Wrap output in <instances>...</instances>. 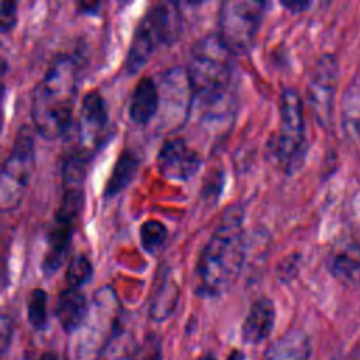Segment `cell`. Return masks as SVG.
Returning a JSON list of instances; mask_svg holds the SVG:
<instances>
[{"instance_id": "cell-7", "label": "cell", "mask_w": 360, "mask_h": 360, "mask_svg": "<svg viewBox=\"0 0 360 360\" xmlns=\"http://www.w3.org/2000/svg\"><path fill=\"white\" fill-rule=\"evenodd\" d=\"M35 167V142L32 131L21 125L14 136L8 156L0 173V207L3 212L13 211L22 200Z\"/></svg>"}, {"instance_id": "cell-18", "label": "cell", "mask_w": 360, "mask_h": 360, "mask_svg": "<svg viewBox=\"0 0 360 360\" xmlns=\"http://www.w3.org/2000/svg\"><path fill=\"white\" fill-rule=\"evenodd\" d=\"M179 287L167 271L159 274V280L149 301V316L155 322L167 319L179 301Z\"/></svg>"}, {"instance_id": "cell-28", "label": "cell", "mask_w": 360, "mask_h": 360, "mask_svg": "<svg viewBox=\"0 0 360 360\" xmlns=\"http://www.w3.org/2000/svg\"><path fill=\"white\" fill-rule=\"evenodd\" d=\"M283 6L294 13H300V11H304L309 6V3H307V1H283Z\"/></svg>"}, {"instance_id": "cell-27", "label": "cell", "mask_w": 360, "mask_h": 360, "mask_svg": "<svg viewBox=\"0 0 360 360\" xmlns=\"http://www.w3.org/2000/svg\"><path fill=\"white\" fill-rule=\"evenodd\" d=\"M10 338H11V322L6 315H3V318H1V346H3V352L6 350Z\"/></svg>"}, {"instance_id": "cell-32", "label": "cell", "mask_w": 360, "mask_h": 360, "mask_svg": "<svg viewBox=\"0 0 360 360\" xmlns=\"http://www.w3.org/2000/svg\"><path fill=\"white\" fill-rule=\"evenodd\" d=\"M198 360H217V357L214 354H204Z\"/></svg>"}, {"instance_id": "cell-31", "label": "cell", "mask_w": 360, "mask_h": 360, "mask_svg": "<svg viewBox=\"0 0 360 360\" xmlns=\"http://www.w3.org/2000/svg\"><path fill=\"white\" fill-rule=\"evenodd\" d=\"M353 360H360V342L357 343V346L354 347V352H353Z\"/></svg>"}, {"instance_id": "cell-1", "label": "cell", "mask_w": 360, "mask_h": 360, "mask_svg": "<svg viewBox=\"0 0 360 360\" xmlns=\"http://www.w3.org/2000/svg\"><path fill=\"white\" fill-rule=\"evenodd\" d=\"M240 204L228 205L204 245L195 266V290L201 297L225 292L242 271L248 243Z\"/></svg>"}, {"instance_id": "cell-11", "label": "cell", "mask_w": 360, "mask_h": 360, "mask_svg": "<svg viewBox=\"0 0 360 360\" xmlns=\"http://www.w3.org/2000/svg\"><path fill=\"white\" fill-rule=\"evenodd\" d=\"M338 70L339 66L336 58L330 53H325L315 62L308 80V105L314 120L322 128H328L332 121Z\"/></svg>"}, {"instance_id": "cell-15", "label": "cell", "mask_w": 360, "mask_h": 360, "mask_svg": "<svg viewBox=\"0 0 360 360\" xmlns=\"http://www.w3.org/2000/svg\"><path fill=\"white\" fill-rule=\"evenodd\" d=\"M89 305L90 304L87 302L86 295L80 291V288L66 287L59 292L56 298L55 315L66 333L79 330L87 316Z\"/></svg>"}, {"instance_id": "cell-22", "label": "cell", "mask_w": 360, "mask_h": 360, "mask_svg": "<svg viewBox=\"0 0 360 360\" xmlns=\"http://www.w3.org/2000/svg\"><path fill=\"white\" fill-rule=\"evenodd\" d=\"M135 343L128 332L117 330L98 360H134Z\"/></svg>"}, {"instance_id": "cell-5", "label": "cell", "mask_w": 360, "mask_h": 360, "mask_svg": "<svg viewBox=\"0 0 360 360\" xmlns=\"http://www.w3.org/2000/svg\"><path fill=\"white\" fill-rule=\"evenodd\" d=\"M120 302L115 291L105 285L98 288L89 305V312L79 328L75 360H98L117 332Z\"/></svg>"}, {"instance_id": "cell-13", "label": "cell", "mask_w": 360, "mask_h": 360, "mask_svg": "<svg viewBox=\"0 0 360 360\" xmlns=\"http://www.w3.org/2000/svg\"><path fill=\"white\" fill-rule=\"evenodd\" d=\"M108 124L107 105L97 90L84 93L80 101L77 121V149L90 155L100 146Z\"/></svg>"}, {"instance_id": "cell-21", "label": "cell", "mask_w": 360, "mask_h": 360, "mask_svg": "<svg viewBox=\"0 0 360 360\" xmlns=\"http://www.w3.org/2000/svg\"><path fill=\"white\" fill-rule=\"evenodd\" d=\"M343 124L349 135L354 136L360 134V84L354 82L345 96Z\"/></svg>"}, {"instance_id": "cell-8", "label": "cell", "mask_w": 360, "mask_h": 360, "mask_svg": "<svg viewBox=\"0 0 360 360\" xmlns=\"http://www.w3.org/2000/svg\"><path fill=\"white\" fill-rule=\"evenodd\" d=\"M267 3L231 0L218 10V37L235 55L248 53L257 37Z\"/></svg>"}, {"instance_id": "cell-9", "label": "cell", "mask_w": 360, "mask_h": 360, "mask_svg": "<svg viewBox=\"0 0 360 360\" xmlns=\"http://www.w3.org/2000/svg\"><path fill=\"white\" fill-rule=\"evenodd\" d=\"M83 201V190H63L60 204L46 233L48 249L41 264L44 274L49 276L55 273L65 262Z\"/></svg>"}, {"instance_id": "cell-24", "label": "cell", "mask_w": 360, "mask_h": 360, "mask_svg": "<svg viewBox=\"0 0 360 360\" xmlns=\"http://www.w3.org/2000/svg\"><path fill=\"white\" fill-rule=\"evenodd\" d=\"M91 276H93V266L90 259L86 255L76 253L69 259L66 273H65L68 287L80 288L91 278Z\"/></svg>"}, {"instance_id": "cell-12", "label": "cell", "mask_w": 360, "mask_h": 360, "mask_svg": "<svg viewBox=\"0 0 360 360\" xmlns=\"http://www.w3.org/2000/svg\"><path fill=\"white\" fill-rule=\"evenodd\" d=\"M201 163V155L181 136L163 141L156 155L158 170L169 180L186 181L191 179L200 170Z\"/></svg>"}, {"instance_id": "cell-17", "label": "cell", "mask_w": 360, "mask_h": 360, "mask_svg": "<svg viewBox=\"0 0 360 360\" xmlns=\"http://www.w3.org/2000/svg\"><path fill=\"white\" fill-rule=\"evenodd\" d=\"M311 345L307 335L292 329L273 342L262 360H309Z\"/></svg>"}, {"instance_id": "cell-14", "label": "cell", "mask_w": 360, "mask_h": 360, "mask_svg": "<svg viewBox=\"0 0 360 360\" xmlns=\"http://www.w3.org/2000/svg\"><path fill=\"white\" fill-rule=\"evenodd\" d=\"M276 308L270 298L260 297L249 308L240 335L245 343L256 345L269 338L274 328Z\"/></svg>"}, {"instance_id": "cell-30", "label": "cell", "mask_w": 360, "mask_h": 360, "mask_svg": "<svg viewBox=\"0 0 360 360\" xmlns=\"http://www.w3.org/2000/svg\"><path fill=\"white\" fill-rule=\"evenodd\" d=\"M38 360H58V357L53 353H45Z\"/></svg>"}, {"instance_id": "cell-16", "label": "cell", "mask_w": 360, "mask_h": 360, "mask_svg": "<svg viewBox=\"0 0 360 360\" xmlns=\"http://www.w3.org/2000/svg\"><path fill=\"white\" fill-rule=\"evenodd\" d=\"M159 110V87L150 76H142L132 91L129 101V118L134 124L146 125Z\"/></svg>"}, {"instance_id": "cell-29", "label": "cell", "mask_w": 360, "mask_h": 360, "mask_svg": "<svg viewBox=\"0 0 360 360\" xmlns=\"http://www.w3.org/2000/svg\"><path fill=\"white\" fill-rule=\"evenodd\" d=\"M228 360H245V357H243V353L242 352H232L231 354H229V357H228Z\"/></svg>"}, {"instance_id": "cell-6", "label": "cell", "mask_w": 360, "mask_h": 360, "mask_svg": "<svg viewBox=\"0 0 360 360\" xmlns=\"http://www.w3.org/2000/svg\"><path fill=\"white\" fill-rule=\"evenodd\" d=\"M271 152L287 173L297 170L305 156L304 104L292 87H283L278 98V131L271 139Z\"/></svg>"}, {"instance_id": "cell-4", "label": "cell", "mask_w": 360, "mask_h": 360, "mask_svg": "<svg viewBox=\"0 0 360 360\" xmlns=\"http://www.w3.org/2000/svg\"><path fill=\"white\" fill-rule=\"evenodd\" d=\"M183 31V13L177 3L152 4L138 21L124 60L128 73H136L160 46L172 45Z\"/></svg>"}, {"instance_id": "cell-20", "label": "cell", "mask_w": 360, "mask_h": 360, "mask_svg": "<svg viewBox=\"0 0 360 360\" xmlns=\"http://www.w3.org/2000/svg\"><path fill=\"white\" fill-rule=\"evenodd\" d=\"M330 271L342 280H354L360 276V248L345 246L330 259Z\"/></svg>"}, {"instance_id": "cell-25", "label": "cell", "mask_w": 360, "mask_h": 360, "mask_svg": "<svg viewBox=\"0 0 360 360\" xmlns=\"http://www.w3.org/2000/svg\"><path fill=\"white\" fill-rule=\"evenodd\" d=\"M27 314L31 326L42 330L48 322V295L42 288H34L27 301Z\"/></svg>"}, {"instance_id": "cell-26", "label": "cell", "mask_w": 360, "mask_h": 360, "mask_svg": "<svg viewBox=\"0 0 360 360\" xmlns=\"http://www.w3.org/2000/svg\"><path fill=\"white\" fill-rule=\"evenodd\" d=\"M17 22V3L14 1H3L0 11V31L1 34H7L14 28Z\"/></svg>"}, {"instance_id": "cell-19", "label": "cell", "mask_w": 360, "mask_h": 360, "mask_svg": "<svg viewBox=\"0 0 360 360\" xmlns=\"http://www.w3.org/2000/svg\"><path fill=\"white\" fill-rule=\"evenodd\" d=\"M139 167V158L128 148L122 149L118 155L110 177L104 186V197L111 198L120 194L134 180Z\"/></svg>"}, {"instance_id": "cell-23", "label": "cell", "mask_w": 360, "mask_h": 360, "mask_svg": "<svg viewBox=\"0 0 360 360\" xmlns=\"http://www.w3.org/2000/svg\"><path fill=\"white\" fill-rule=\"evenodd\" d=\"M167 228L158 219H146L139 228V240L146 253H156L165 243Z\"/></svg>"}, {"instance_id": "cell-3", "label": "cell", "mask_w": 360, "mask_h": 360, "mask_svg": "<svg viewBox=\"0 0 360 360\" xmlns=\"http://www.w3.org/2000/svg\"><path fill=\"white\" fill-rule=\"evenodd\" d=\"M233 60L235 55L217 32L207 34L193 44L187 66L193 90L191 112L232 104Z\"/></svg>"}, {"instance_id": "cell-2", "label": "cell", "mask_w": 360, "mask_h": 360, "mask_svg": "<svg viewBox=\"0 0 360 360\" xmlns=\"http://www.w3.org/2000/svg\"><path fill=\"white\" fill-rule=\"evenodd\" d=\"M80 63L77 56L60 53L32 90L31 118L35 131L45 139H58L69 131L77 96Z\"/></svg>"}, {"instance_id": "cell-10", "label": "cell", "mask_w": 360, "mask_h": 360, "mask_svg": "<svg viewBox=\"0 0 360 360\" xmlns=\"http://www.w3.org/2000/svg\"><path fill=\"white\" fill-rule=\"evenodd\" d=\"M159 110L162 125L169 129L179 128L188 120L193 110V90L187 68L173 66L160 77ZM159 87V86H158Z\"/></svg>"}]
</instances>
